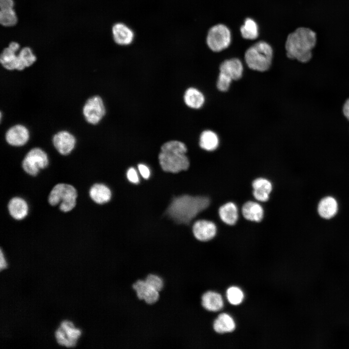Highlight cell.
<instances>
[{"label": "cell", "mask_w": 349, "mask_h": 349, "mask_svg": "<svg viewBox=\"0 0 349 349\" xmlns=\"http://www.w3.org/2000/svg\"><path fill=\"white\" fill-rule=\"evenodd\" d=\"M112 32L114 41L119 45L127 46L133 41L134 34L133 31L123 23L115 24Z\"/></svg>", "instance_id": "cell-15"}, {"label": "cell", "mask_w": 349, "mask_h": 349, "mask_svg": "<svg viewBox=\"0 0 349 349\" xmlns=\"http://www.w3.org/2000/svg\"><path fill=\"white\" fill-rule=\"evenodd\" d=\"M253 195L255 199L260 202L268 200L272 190V184L267 179L258 178L252 183Z\"/></svg>", "instance_id": "cell-17"}, {"label": "cell", "mask_w": 349, "mask_h": 349, "mask_svg": "<svg viewBox=\"0 0 349 349\" xmlns=\"http://www.w3.org/2000/svg\"><path fill=\"white\" fill-rule=\"evenodd\" d=\"M232 42V32L227 25L222 23H218L211 26L206 34V45L210 50L215 53L228 48Z\"/></svg>", "instance_id": "cell-6"}, {"label": "cell", "mask_w": 349, "mask_h": 349, "mask_svg": "<svg viewBox=\"0 0 349 349\" xmlns=\"http://www.w3.org/2000/svg\"><path fill=\"white\" fill-rule=\"evenodd\" d=\"M202 304L207 310L218 311L223 306V301L220 294L213 291H207L202 297Z\"/></svg>", "instance_id": "cell-22"}, {"label": "cell", "mask_w": 349, "mask_h": 349, "mask_svg": "<svg viewBox=\"0 0 349 349\" xmlns=\"http://www.w3.org/2000/svg\"><path fill=\"white\" fill-rule=\"evenodd\" d=\"M184 100L189 107L192 109H199L204 104L205 97L198 89L190 87L185 92Z\"/></svg>", "instance_id": "cell-24"}, {"label": "cell", "mask_w": 349, "mask_h": 349, "mask_svg": "<svg viewBox=\"0 0 349 349\" xmlns=\"http://www.w3.org/2000/svg\"><path fill=\"white\" fill-rule=\"evenodd\" d=\"M0 23L5 26H12L17 22V17L13 9L0 10Z\"/></svg>", "instance_id": "cell-30"}, {"label": "cell", "mask_w": 349, "mask_h": 349, "mask_svg": "<svg viewBox=\"0 0 349 349\" xmlns=\"http://www.w3.org/2000/svg\"><path fill=\"white\" fill-rule=\"evenodd\" d=\"M144 280L150 286L159 292L161 291L164 287L163 279L157 274H148Z\"/></svg>", "instance_id": "cell-31"}, {"label": "cell", "mask_w": 349, "mask_h": 349, "mask_svg": "<svg viewBox=\"0 0 349 349\" xmlns=\"http://www.w3.org/2000/svg\"><path fill=\"white\" fill-rule=\"evenodd\" d=\"M273 56L272 46L266 41H254L244 51V58L247 66L251 69L264 72L270 67Z\"/></svg>", "instance_id": "cell-4"}, {"label": "cell", "mask_w": 349, "mask_h": 349, "mask_svg": "<svg viewBox=\"0 0 349 349\" xmlns=\"http://www.w3.org/2000/svg\"><path fill=\"white\" fill-rule=\"evenodd\" d=\"M316 41L315 33L305 28H299L289 33L285 42L288 58L306 63L311 58V50Z\"/></svg>", "instance_id": "cell-2"}, {"label": "cell", "mask_w": 349, "mask_h": 349, "mask_svg": "<svg viewBox=\"0 0 349 349\" xmlns=\"http://www.w3.org/2000/svg\"><path fill=\"white\" fill-rule=\"evenodd\" d=\"M317 211L321 217L330 219L333 217L337 212V202L333 197H325L318 203Z\"/></svg>", "instance_id": "cell-19"}, {"label": "cell", "mask_w": 349, "mask_h": 349, "mask_svg": "<svg viewBox=\"0 0 349 349\" xmlns=\"http://www.w3.org/2000/svg\"><path fill=\"white\" fill-rule=\"evenodd\" d=\"M29 139V130L22 124H16L11 127L5 134L6 142L12 146H22L27 143Z\"/></svg>", "instance_id": "cell-11"}, {"label": "cell", "mask_w": 349, "mask_h": 349, "mask_svg": "<svg viewBox=\"0 0 349 349\" xmlns=\"http://www.w3.org/2000/svg\"><path fill=\"white\" fill-rule=\"evenodd\" d=\"M9 48L15 52H16L19 48V45L16 42H12L10 44Z\"/></svg>", "instance_id": "cell-38"}, {"label": "cell", "mask_w": 349, "mask_h": 349, "mask_svg": "<svg viewBox=\"0 0 349 349\" xmlns=\"http://www.w3.org/2000/svg\"><path fill=\"white\" fill-rule=\"evenodd\" d=\"M241 37L246 40L256 41L259 37L260 28L257 22L251 17H246L239 27Z\"/></svg>", "instance_id": "cell-16"}, {"label": "cell", "mask_w": 349, "mask_h": 349, "mask_svg": "<svg viewBox=\"0 0 349 349\" xmlns=\"http://www.w3.org/2000/svg\"><path fill=\"white\" fill-rule=\"evenodd\" d=\"M233 80L225 74L220 72L218 76L217 87L222 92H225L229 89L230 84Z\"/></svg>", "instance_id": "cell-32"}, {"label": "cell", "mask_w": 349, "mask_h": 349, "mask_svg": "<svg viewBox=\"0 0 349 349\" xmlns=\"http://www.w3.org/2000/svg\"><path fill=\"white\" fill-rule=\"evenodd\" d=\"M132 288L137 298L148 304H154L159 300V292L150 286L145 280H137L133 284Z\"/></svg>", "instance_id": "cell-12"}, {"label": "cell", "mask_w": 349, "mask_h": 349, "mask_svg": "<svg viewBox=\"0 0 349 349\" xmlns=\"http://www.w3.org/2000/svg\"><path fill=\"white\" fill-rule=\"evenodd\" d=\"M219 70L220 72L225 74L232 80H238L242 75L243 64L238 58L227 59L222 62Z\"/></svg>", "instance_id": "cell-14"}, {"label": "cell", "mask_w": 349, "mask_h": 349, "mask_svg": "<svg viewBox=\"0 0 349 349\" xmlns=\"http://www.w3.org/2000/svg\"><path fill=\"white\" fill-rule=\"evenodd\" d=\"M0 270H2L5 269V268H6V267H7V263H6L5 259V258H4V255H3V252H2V250H1V249L0 250Z\"/></svg>", "instance_id": "cell-37"}, {"label": "cell", "mask_w": 349, "mask_h": 349, "mask_svg": "<svg viewBox=\"0 0 349 349\" xmlns=\"http://www.w3.org/2000/svg\"><path fill=\"white\" fill-rule=\"evenodd\" d=\"M77 196V191L74 186L66 183H58L50 191L48 201L53 206L59 204L60 209L67 212L75 207Z\"/></svg>", "instance_id": "cell-5"}, {"label": "cell", "mask_w": 349, "mask_h": 349, "mask_svg": "<svg viewBox=\"0 0 349 349\" xmlns=\"http://www.w3.org/2000/svg\"><path fill=\"white\" fill-rule=\"evenodd\" d=\"M235 323L229 315L222 313L214 321L213 328L218 333H223L233 331L235 329Z\"/></svg>", "instance_id": "cell-25"}, {"label": "cell", "mask_w": 349, "mask_h": 349, "mask_svg": "<svg viewBox=\"0 0 349 349\" xmlns=\"http://www.w3.org/2000/svg\"><path fill=\"white\" fill-rule=\"evenodd\" d=\"M1 65L6 70L12 71L17 69L18 65V55L9 47L5 48L0 56Z\"/></svg>", "instance_id": "cell-27"}, {"label": "cell", "mask_w": 349, "mask_h": 349, "mask_svg": "<svg viewBox=\"0 0 349 349\" xmlns=\"http://www.w3.org/2000/svg\"><path fill=\"white\" fill-rule=\"evenodd\" d=\"M89 195L95 203L98 204H103L110 201L111 193L107 186L103 184L96 183L91 187L89 190Z\"/></svg>", "instance_id": "cell-21"}, {"label": "cell", "mask_w": 349, "mask_h": 349, "mask_svg": "<svg viewBox=\"0 0 349 349\" xmlns=\"http://www.w3.org/2000/svg\"><path fill=\"white\" fill-rule=\"evenodd\" d=\"M8 209L10 215L16 220H21L28 215L29 206L27 202L22 198L15 197L9 202Z\"/></svg>", "instance_id": "cell-18"}, {"label": "cell", "mask_w": 349, "mask_h": 349, "mask_svg": "<svg viewBox=\"0 0 349 349\" xmlns=\"http://www.w3.org/2000/svg\"><path fill=\"white\" fill-rule=\"evenodd\" d=\"M192 231L196 239L206 241L212 239L216 234L217 227L212 222L201 220L196 222L193 225Z\"/></svg>", "instance_id": "cell-13"}, {"label": "cell", "mask_w": 349, "mask_h": 349, "mask_svg": "<svg viewBox=\"0 0 349 349\" xmlns=\"http://www.w3.org/2000/svg\"><path fill=\"white\" fill-rule=\"evenodd\" d=\"M139 171L141 175L145 179L149 178L150 172L148 168L143 164H139L138 166Z\"/></svg>", "instance_id": "cell-34"}, {"label": "cell", "mask_w": 349, "mask_h": 349, "mask_svg": "<svg viewBox=\"0 0 349 349\" xmlns=\"http://www.w3.org/2000/svg\"><path fill=\"white\" fill-rule=\"evenodd\" d=\"M241 211L243 217L249 221L259 222L263 218V208L257 202H247L243 205Z\"/></svg>", "instance_id": "cell-20"}, {"label": "cell", "mask_w": 349, "mask_h": 349, "mask_svg": "<svg viewBox=\"0 0 349 349\" xmlns=\"http://www.w3.org/2000/svg\"><path fill=\"white\" fill-rule=\"evenodd\" d=\"M343 111L345 116L349 120V98H348L344 104Z\"/></svg>", "instance_id": "cell-36"}, {"label": "cell", "mask_w": 349, "mask_h": 349, "mask_svg": "<svg viewBox=\"0 0 349 349\" xmlns=\"http://www.w3.org/2000/svg\"><path fill=\"white\" fill-rule=\"evenodd\" d=\"M187 149L182 142L172 140L164 143L159 155V164L166 172L178 173L187 170L190 165L186 153Z\"/></svg>", "instance_id": "cell-3"}, {"label": "cell", "mask_w": 349, "mask_h": 349, "mask_svg": "<svg viewBox=\"0 0 349 349\" xmlns=\"http://www.w3.org/2000/svg\"><path fill=\"white\" fill-rule=\"evenodd\" d=\"M82 114L86 121L91 125L98 124L106 113L102 98L98 95L88 98L82 107Z\"/></svg>", "instance_id": "cell-8"}, {"label": "cell", "mask_w": 349, "mask_h": 349, "mask_svg": "<svg viewBox=\"0 0 349 349\" xmlns=\"http://www.w3.org/2000/svg\"><path fill=\"white\" fill-rule=\"evenodd\" d=\"M18 65L17 70L22 71L25 68L32 65L36 60V57L31 49L28 47L23 48L18 55Z\"/></svg>", "instance_id": "cell-28"}, {"label": "cell", "mask_w": 349, "mask_h": 349, "mask_svg": "<svg viewBox=\"0 0 349 349\" xmlns=\"http://www.w3.org/2000/svg\"><path fill=\"white\" fill-rule=\"evenodd\" d=\"M209 204V198L205 196L183 195L174 199L167 213L176 223H188Z\"/></svg>", "instance_id": "cell-1"}, {"label": "cell", "mask_w": 349, "mask_h": 349, "mask_svg": "<svg viewBox=\"0 0 349 349\" xmlns=\"http://www.w3.org/2000/svg\"><path fill=\"white\" fill-rule=\"evenodd\" d=\"M81 334V331L76 328L72 322L65 320L61 323L55 335L59 344L71 348L76 345Z\"/></svg>", "instance_id": "cell-9"}, {"label": "cell", "mask_w": 349, "mask_h": 349, "mask_svg": "<svg viewBox=\"0 0 349 349\" xmlns=\"http://www.w3.org/2000/svg\"><path fill=\"white\" fill-rule=\"evenodd\" d=\"M48 163L47 154L39 147H34L25 155L22 162V167L26 173L35 176L40 170L46 168Z\"/></svg>", "instance_id": "cell-7"}, {"label": "cell", "mask_w": 349, "mask_h": 349, "mask_svg": "<svg viewBox=\"0 0 349 349\" xmlns=\"http://www.w3.org/2000/svg\"><path fill=\"white\" fill-rule=\"evenodd\" d=\"M127 177L129 181L133 183H138L139 181L136 171L134 168H130L127 172Z\"/></svg>", "instance_id": "cell-33"}, {"label": "cell", "mask_w": 349, "mask_h": 349, "mask_svg": "<svg viewBox=\"0 0 349 349\" xmlns=\"http://www.w3.org/2000/svg\"><path fill=\"white\" fill-rule=\"evenodd\" d=\"M13 0H0V10L13 9Z\"/></svg>", "instance_id": "cell-35"}, {"label": "cell", "mask_w": 349, "mask_h": 349, "mask_svg": "<svg viewBox=\"0 0 349 349\" xmlns=\"http://www.w3.org/2000/svg\"><path fill=\"white\" fill-rule=\"evenodd\" d=\"M199 145L202 149L205 150L213 151L218 146V137L214 132L211 130H205L200 135Z\"/></svg>", "instance_id": "cell-26"}, {"label": "cell", "mask_w": 349, "mask_h": 349, "mask_svg": "<svg viewBox=\"0 0 349 349\" xmlns=\"http://www.w3.org/2000/svg\"><path fill=\"white\" fill-rule=\"evenodd\" d=\"M228 301L233 305H238L243 301L244 294L242 290L237 286H231L226 291Z\"/></svg>", "instance_id": "cell-29"}, {"label": "cell", "mask_w": 349, "mask_h": 349, "mask_svg": "<svg viewBox=\"0 0 349 349\" xmlns=\"http://www.w3.org/2000/svg\"><path fill=\"white\" fill-rule=\"evenodd\" d=\"M52 144L56 150L62 155H67L74 150L76 139L74 135L67 130H61L52 137Z\"/></svg>", "instance_id": "cell-10"}, {"label": "cell", "mask_w": 349, "mask_h": 349, "mask_svg": "<svg viewBox=\"0 0 349 349\" xmlns=\"http://www.w3.org/2000/svg\"><path fill=\"white\" fill-rule=\"evenodd\" d=\"M219 215L225 223L234 225L238 221V217L237 206L233 202L226 203L219 208Z\"/></svg>", "instance_id": "cell-23"}]
</instances>
